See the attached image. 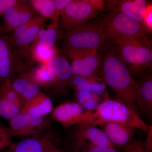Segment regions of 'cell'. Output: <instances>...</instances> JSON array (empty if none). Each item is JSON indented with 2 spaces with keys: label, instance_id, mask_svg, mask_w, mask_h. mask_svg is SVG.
<instances>
[{
  "label": "cell",
  "instance_id": "cell-1",
  "mask_svg": "<svg viewBox=\"0 0 152 152\" xmlns=\"http://www.w3.org/2000/svg\"><path fill=\"white\" fill-rule=\"evenodd\" d=\"M103 80L114 90L117 99L137 113V84L131 76L116 48L111 49L102 58Z\"/></svg>",
  "mask_w": 152,
  "mask_h": 152
},
{
  "label": "cell",
  "instance_id": "cell-2",
  "mask_svg": "<svg viewBox=\"0 0 152 152\" xmlns=\"http://www.w3.org/2000/svg\"><path fill=\"white\" fill-rule=\"evenodd\" d=\"M113 122L127 125L148 133L149 126L132 110L119 99L108 97L102 101L84 123L79 125L100 126L105 123Z\"/></svg>",
  "mask_w": 152,
  "mask_h": 152
},
{
  "label": "cell",
  "instance_id": "cell-3",
  "mask_svg": "<svg viewBox=\"0 0 152 152\" xmlns=\"http://www.w3.org/2000/svg\"><path fill=\"white\" fill-rule=\"evenodd\" d=\"M102 26L106 42L108 41L114 45L151 34L142 22L116 10H112L102 20Z\"/></svg>",
  "mask_w": 152,
  "mask_h": 152
},
{
  "label": "cell",
  "instance_id": "cell-4",
  "mask_svg": "<svg viewBox=\"0 0 152 152\" xmlns=\"http://www.w3.org/2000/svg\"><path fill=\"white\" fill-rule=\"evenodd\" d=\"M115 45L132 77L140 76L151 67V43L147 36L120 41Z\"/></svg>",
  "mask_w": 152,
  "mask_h": 152
},
{
  "label": "cell",
  "instance_id": "cell-5",
  "mask_svg": "<svg viewBox=\"0 0 152 152\" xmlns=\"http://www.w3.org/2000/svg\"><path fill=\"white\" fill-rule=\"evenodd\" d=\"M105 43L102 20L91 21L75 26L66 31L64 36L65 49L69 50L97 51Z\"/></svg>",
  "mask_w": 152,
  "mask_h": 152
},
{
  "label": "cell",
  "instance_id": "cell-6",
  "mask_svg": "<svg viewBox=\"0 0 152 152\" xmlns=\"http://www.w3.org/2000/svg\"><path fill=\"white\" fill-rule=\"evenodd\" d=\"M105 4L101 0H72L60 14L59 26L65 30L89 21L104 10Z\"/></svg>",
  "mask_w": 152,
  "mask_h": 152
},
{
  "label": "cell",
  "instance_id": "cell-7",
  "mask_svg": "<svg viewBox=\"0 0 152 152\" xmlns=\"http://www.w3.org/2000/svg\"><path fill=\"white\" fill-rule=\"evenodd\" d=\"M26 71L23 56L8 36L0 34V86Z\"/></svg>",
  "mask_w": 152,
  "mask_h": 152
},
{
  "label": "cell",
  "instance_id": "cell-8",
  "mask_svg": "<svg viewBox=\"0 0 152 152\" xmlns=\"http://www.w3.org/2000/svg\"><path fill=\"white\" fill-rule=\"evenodd\" d=\"M62 52L71 60L73 75L96 76L102 61L97 51L64 49Z\"/></svg>",
  "mask_w": 152,
  "mask_h": 152
},
{
  "label": "cell",
  "instance_id": "cell-9",
  "mask_svg": "<svg viewBox=\"0 0 152 152\" xmlns=\"http://www.w3.org/2000/svg\"><path fill=\"white\" fill-rule=\"evenodd\" d=\"M92 111L86 110L76 102H67L53 109L52 118L67 128L81 124L88 119Z\"/></svg>",
  "mask_w": 152,
  "mask_h": 152
},
{
  "label": "cell",
  "instance_id": "cell-10",
  "mask_svg": "<svg viewBox=\"0 0 152 152\" xmlns=\"http://www.w3.org/2000/svg\"><path fill=\"white\" fill-rule=\"evenodd\" d=\"M9 121L11 134L18 137L37 134L49 124V120L45 117L23 113H20Z\"/></svg>",
  "mask_w": 152,
  "mask_h": 152
},
{
  "label": "cell",
  "instance_id": "cell-11",
  "mask_svg": "<svg viewBox=\"0 0 152 152\" xmlns=\"http://www.w3.org/2000/svg\"><path fill=\"white\" fill-rule=\"evenodd\" d=\"M39 15L29 5L28 1H22L12 7L2 17L3 34L12 32Z\"/></svg>",
  "mask_w": 152,
  "mask_h": 152
},
{
  "label": "cell",
  "instance_id": "cell-12",
  "mask_svg": "<svg viewBox=\"0 0 152 152\" xmlns=\"http://www.w3.org/2000/svg\"><path fill=\"white\" fill-rule=\"evenodd\" d=\"M78 126L75 136L79 147L82 144L88 142L99 148H115L105 133L101 129L88 125H78Z\"/></svg>",
  "mask_w": 152,
  "mask_h": 152
},
{
  "label": "cell",
  "instance_id": "cell-13",
  "mask_svg": "<svg viewBox=\"0 0 152 152\" xmlns=\"http://www.w3.org/2000/svg\"><path fill=\"white\" fill-rule=\"evenodd\" d=\"M114 147L124 148L132 139L136 129L123 124L109 122L101 125Z\"/></svg>",
  "mask_w": 152,
  "mask_h": 152
},
{
  "label": "cell",
  "instance_id": "cell-14",
  "mask_svg": "<svg viewBox=\"0 0 152 152\" xmlns=\"http://www.w3.org/2000/svg\"><path fill=\"white\" fill-rule=\"evenodd\" d=\"M137 84L136 102L141 112L146 116L152 118V78L151 74H143Z\"/></svg>",
  "mask_w": 152,
  "mask_h": 152
},
{
  "label": "cell",
  "instance_id": "cell-15",
  "mask_svg": "<svg viewBox=\"0 0 152 152\" xmlns=\"http://www.w3.org/2000/svg\"><path fill=\"white\" fill-rule=\"evenodd\" d=\"M108 7L116 10L140 22H142L147 6L144 0L107 1Z\"/></svg>",
  "mask_w": 152,
  "mask_h": 152
},
{
  "label": "cell",
  "instance_id": "cell-16",
  "mask_svg": "<svg viewBox=\"0 0 152 152\" xmlns=\"http://www.w3.org/2000/svg\"><path fill=\"white\" fill-rule=\"evenodd\" d=\"M46 64L54 75L56 85L64 86L69 83L73 75L71 65L64 57L58 54L52 57Z\"/></svg>",
  "mask_w": 152,
  "mask_h": 152
},
{
  "label": "cell",
  "instance_id": "cell-17",
  "mask_svg": "<svg viewBox=\"0 0 152 152\" xmlns=\"http://www.w3.org/2000/svg\"><path fill=\"white\" fill-rule=\"evenodd\" d=\"M53 110L51 100L48 95L42 92L37 96L26 102L20 113L45 117L52 113Z\"/></svg>",
  "mask_w": 152,
  "mask_h": 152
},
{
  "label": "cell",
  "instance_id": "cell-18",
  "mask_svg": "<svg viewBox=\"0 0 152 152\" xmlns=\"http://www.w3.org/2000/svg\"><path fill=\"white\" fill-rule=\"evenodd\" d=\"M69 85L76 91H88L92 92H106V85L102 80L97 76L72 75Z\"/></svg>",
  "mask_w": 152,
  "mask_h": 152
},
{
  "label": "cell",
  "instance_id": "cell-19",
  "mask_svg": "<svg viewBox=\"0 0 152 152\" xmlns=\"http://www.w3.org/2000/svg\"><path fill=\"white\" fill-rule=\"evenodd\" d=\"M22 74H23L30 80L35 83L41 88L56 85L54 75L46 64H39L37 66L33 67L28 71Z\"/></svg>",
  "mask_w": 152,
  "mask_h": 152
},
{
  "label": "cell",
  "instance_id": "cell-20",
  "mask_svg": "<svg viewBox=\"0 0 152 152\" xmlns=\"http://www.w3.org/2000/svg\"><path fill=\"white\" fill-rule=\"evenodd\" d=\"M51 142L47 138H31L11 145L8 152H46Z\"/></svg>",
  "mask_w": 152,
  "mask_h": 152
},
{
  "label": "cell",
  "instance_id": "cell-21",
  "mask_svg": "<svg viewBox=\"0 0 152 152\" xmlns=\"http://www.w3.org/2000/svg\"><path fill=\"white\" fill-rule=\"evenodd\" d=\"M59 27V23L52 22L39 32L32 43L48 48L55 46L58 38Z\"/></svg>",
  "mask_w": 152,
  "mask_h": 152
},
{
  "label": "cell",
  "instance_id": "cell-22",
  "mask_svg": "<svg viewBox=\"0 0 152 152\" xmlns=\"http://www.w3.org/2000/svg\"><path fill=\"white\" fill-rule=\"evenodd\" d=\"M28 52L30 64L32 67L36 63L39 64H46L52 57L59 54V51L56 46L48 48L34 43H32Z\"/></svg>",
  "mask_w": 152,
  "mask_h": 152
},
{
  "label": "cell",
  "instance_id": "cell-23",
  "mask_svg": "<svg viewBox=\"0 0 152 152\" xmlns=\"http://www.w3.org/2000/svg\"><path fill=\"white\" fill-rule=\"evenodd\" d=\"M28 3L39 15L52 22H59L60 17L57 15L53 0H31Z\"/></svg>",
  "mask_w": 152,
  "mask_h": 152
},
{
  "label": "cell",
  "instance_id": "cell-24",
  "mask_svg": "<svg viewBox=\"0 0 152 152\" xmlns=\"http://www.w3.org/2000/svg\"><path fill=\"white\" fill-rule=\"evenodd\" d=\"M22 108L0 95V117L3 118L10 121L21 113Z\"/></svg>",
  "mask_w": 152,
  "mask_h": 152
},
{
  "label": "cell",
  "instance_id": "cell-25",
  "mask_svg": "<svg viewBox=\"0 0 152 152\" xmlns=\"http://www.w3.org/2000/svg\"><path fill=\"white\" fill-rule=\"evenodd\" d=\"M0 95L22 107L23 106L24 102L12 87L11 80H7L0 86Z\"/></svg>",
  "mask_w": 152,
  "mask_h": 152
},
{
  "label": "cell",
  "instance_id": "cell-26",
  "mask_svg": "<svg viewBox=\"0 0 152 152\" xmlns=\"http://www.w3.org/2000/svg\"><path fill=\"white\" fill-rule=\"evenodd\" d=\"M45 19L40 16H38L31 19L28 21L27 22L20 26L17 28L15 30L12 32L10 36H9L11 40L14 41L18 37L20 36L23 35L24 33L26 32L30 28L34 25L37 24L40 22L42 21Z\"/></svg>",
  "mask_w": 152,
  "mask_h": 152
},
{
  "label": "cell",
  "instance_id": "cell-27",
  "mask_svg": "<svg viewBox=\"0 0 152 152\" xmlns=\"http://www.w3.org/2000/svg\"><path fill=\"white\" fill-rule=\"evenodd\" d=\"M41 88L35 83L31 81L25 88L24 91L20 96L24 103L26 102L37 96L42 92Z\"/></svg>",
  "mask_w": 152,
  "mask_h": 152
},
{
  "label": "cell",
  "instance_id": "cell-28",
  "mask_svg": "<svg viewBox=\"0 0 152 152\" xmlns=\"http://www.w3.org/2000/svg\"><path fill=\"white\" fill-rule=\"evenodd\" d=\"M124 150L125 152H151L145 142L140 139H132Z\"/></svg>",
  "mask_w": 152,
  "mask_h": 152
},
{
  "label": "cell",
  "instance_id": "cell-29",
  "mask_svg": "<svg viewBox=\"0 0 152 152\" xmlns=\"http://www.w3.org/2000/svg\"><path fill=\"white\" fill-rule=\"evenodd\" d=\"M12 137L9 128L0 126V150L10 146Z\"/></svg>",
  "mask_w": 152,
  "mask_h": 152
},
{
  "label": "cell",
  "instance_id": "cell-30",
  "mask_svg": "<svg viewBox=\"0 0 152 152\" xmlns=\"http://www.w3.org/2000/svg\"><path fill=\"white\" fill-rule=\"evenodd\" d=\"M80 148H82V152H120L115 148H99L88 142L83 144Z\"/></svg>",
  "mask_w": 152,
  "mask_h": 152
},
{
  "label": "cell",
  "instance_id": "cell-31",
  "mask_svg": "<svg viewBox=\"0 0 152 152\" xmlns=\"http://www.w3.org/2000/svg\"><path fill=\"white\" fill-rule=\"evenodd\" d=\"M94 96L95 92H92L88 91H76V102L82 106L94 97Z\"/></svg>",
  "mask_w": 152,
  "mask_h": 152
},
{
  "label": "cell",
  "instance_id": "cell-32",
  "mask_svg": "<svg viewBox=\"0 0 152 152\" xmlns=\"http://www.w3.org/2000/svg\"><path fill=\"white\" fill-rule=\"evenodd\" d=\"M21 1V0H0V19L9 9L20 3Z\"/></svg>",
  "mask_w": 152,
  "mask_h": 152
},
{
  "label": "cell",
  "instance_id": "cell-33",
  "mask_svg": "<svg viewBox=\"0 0 152 152\" xmlns=\"http://www.w3.org/2000/svg\"><path fill=\"white\" fill-rule=\"evenodd\" d=\"M142 23L150 32L152 30V5H147Z\"/></svg>",
  "mask_w": 152,
  "mask_h": 152
},
{
  "label": "cell",
  "instance_id": "cell-34",
  "mask_svg": "<svg viewBox=\"0 0 152 152\" xmlns=\"http://www.w3.org/2000/svg\"><path fill=\"white\" fill-rule=\"evenodd\" d=\"M57 15L60 16L61 12L72 0H53Z\"/></svg>",
  "mask_w": 152,
  "mask_h": 152
},
{
  "label": "cell",
  "instance_id": "cell-35",
  "mask_svg": "<svg viewBox=\"0 0 152 152\" xmlns=\"http://www.w3.org/2000/svg\"><path fill=\"white\" fill-rule=\"evenodd\" d=\"M46 152H63L57 149L55 146L51 142L49 145L48 148L47 149Z\"/></svg>",
  "mask_w": 152,
  "mask_h": 152
},
{
  "label": "cell",
  "instance_id": "cell-36",
  "mask_svg": "<svg viewBox=\"0 0 152 152\" xmlns=\"http://www.w3.org/2000/svg\"><path fill=\"white\" fill-rule=\"evenodd\" d=\"M2 26L0 25V34L1 33H3V30H2Z\"/></svg>",
  "mask_w": 152,
  "mask_h": 152
}]
</instances>
